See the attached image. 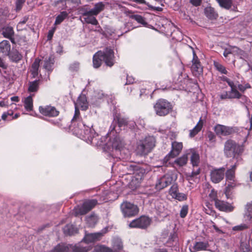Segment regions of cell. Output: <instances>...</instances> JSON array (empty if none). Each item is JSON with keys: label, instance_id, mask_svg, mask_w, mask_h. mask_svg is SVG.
I'll return each mask as SVG.
<instances>
[{"label": "cell", "instance_id": "obj_1", "mask_svg": "<svg viewBox=\"0 0 252 252\" xmlns=\"http://www.w3.org/2000/svg\"><path fill=\"white\" fill-rule=\"evenodd\" d=\"M156 144V140L152 136H148L140 141L136 149L138 155L146 156L152 151Z\"/></svg>", "mask_w": 252, "mask_h": 252}, {"label": "cell", "instance_id": "obj_2", "mask_svg": "<svg viewBox=\"0 0 252 252\" xmlns=\"http://www.w3.org/2000/svg\"><path fill=\"white\" fill-rule=\"evenodd\" d=\"M97 204V201L96 200H86L75 208L74 215L76 216L85 215L92 210Z\"/></svg>", "mask_w": 252, "mask_h": 252}, {"label": "cell", "instance_id": "obj_3", "mask_svg": "<svg viewBox=\"0 0 252 252\" xmlns=\"http://www.w3.org/2000/svg\"><path fill=\"white\" fill-rule=\"evenodd\" d=\"M154 109L157 115L165 116L171 112L172 106L168 100L160 99L157 101L155 105Z\"/></svg>", "mask_w": 252, "mask_h": 252}, {"label": "cell", "instance_id": "obj_4", "mask_svg": "<svg viewBox=\"0 0 252 252\" xmlns=\"http://www.w3.org/2000/svg\"><path fill=\"white\" fill-rule=\"evenodd\" d=\"M177 178V175L174 172L170 171L158 180L156 185V188L158 190L163 189L167 187L171 184L173 183Z\"/></svg>", "mask_w": 252, "mask_h": 252}, {"label": "cell", "instance_id": "obj_5", "mask_svg": "<svg viewBox=\"0 0 252 252\" xmlns=\"http://www.w3.org/2000/svg\"><path fill=\"white\" fill-rule=\"evenodd\" d=\"M121 210L123 215L126 218L135 216L139 212V208L137 206L127 201L123 202L121 205Z\"/></svg>", "mask_w": 252, "mask_h": 252}, {"label": "cell", "instance_id": "obj_6", "mask_svg": "<svg viewBox=\"0 0 252 252\" xmlns=\"http://www.w3.org/2000/svg\"><path fill=\"white\" fill-rule=\"evenodd\" d=\"M151 220L146 216H142L136 219L130 224V226L132 228L146 229L150 225Z\"/></svg>", "mask_w": 252, "mask_h": 252}, {"label": "cell", "instance_id": "obj_7", "mask_svg": "<svg viewBox=\"0 0 252 252\" xmlns=\"http://www.w3.org/2000/svg\"><path fill=\"white\" fill-rule=\"evenodd\" d=\"M216 133L219 136H229L236 133L238 131L236 128L217 125L215 128Z\"/></svg>", "mask_w": 252, "mask_h": 252}, {"label": "cell", "instance_id": "obj_8", "mask_svg": "<svg viewBox=\"0 0 252 252\" xmlns=\"http://www.w3.org/2000/svg\"><path fill=\"white\" fill-rule=\"evenodd\" d=\"M39 110L41 114L48 117H55L59 114V112L56 108L50 105L42 106L39 108Z\"/></svg>", "mask_w": 252, "mask_h": 252}, {"label": "cell", "instance_id": "obj_9", "mask_svg": "<svg viewBox=\"0 0 252 252\" xmlns=\"http://www.w3.org/2000/svg\"><path fill=\"white\" fill-rule=\"evenodd\" d=\"M237 144L234 141L232 140H228L226 143L224 149V152L226 156L228 158H230L234 156L236 152Z\"/></svg>", "mask_w": 252, "mask_h": 252}, {"label": "cell", "instance_id": "obj_10", "mask_svg": "<svg viewBox=\"0 0 252 252\" xmlns=\"http://www.w3.org/2000/svg\"><path fill=\"white\" fill-rule=\"evenodd\" d=\"M183 144L181 142H174L173 144V147L171 152L165 159V163L173 158H175L180 154L182 150Z\"/></svg>", "mask_w": 252, "mask_h": 252}, {"label": "cell", "instance_id": "obj_11", "mask_svg": "<svg viewBox=\"0 0 252 252\" xmlns=\"http://www.w3.org/2000/svg\"><path fill=\"white\" fill-rule=\"evenodd\" d=\"M215 205L217 208L221 211L225 212L226 213L231 212L234 210V207L230 203L223 201H219L217 198H215Z\"/></svg>", "mask_w": 252, "mask_h": 252}, {"label": "cell", "instance_id": "obj_12", "mask_svg": "<svg viewBox=\"0 0 252 252\" xmlns=\"http://www.w3.org/2000/svg\"><path fill=\"white\" fill-rule=\"evenodd\" d=\"M104 55L105 64L108 66H113L115 62V55L113 51L110 48H108L104 52Z\"/></svg>", "mask_w": 252, "mask_h": 252}, {"label": "cell", "instance_id": "obj_13", "mask_svg": "<svg viewBox=\"0 0 252 252\" xmlns=\"http://www.w3.org/2000/svg\"><path fill=\"white\" fill-rule=\"evenodd\" d=\"M169 194L174 198L180 201H185L187 199V197L185 194L179 193L177 185L176 184L170 188L169 190Z\"/></svg>", "mask_w": 252, "mask_h": 252}, {"label": "cell", "instance_id": "obj_14", "mask_svg": "<svg viewBox=\"0 0 252 252\" xmlns=\"http://www.w3.org/2000/svg\"><path fill=\"white\" fill-rule=\"evenodd\" d=\"M225 169H221L214 170L211 173V179L214 183L220 182L224 178Z\"/></svg>", "mask_w": 252, "mask_h": 252}, {"label": "cell", "instance_id": "obj_15", "mask_svg": "<svg viewBox=\"0 0 252 252\" xmlns=\"http://www.w3.org/2000/svg\"><path fill=\"white\" fill-rule=\"evenodd\" d=\"M99 220V217L95 213H92L87 216L85 219L86 225L88 228H94Z\"/></svg>", "mask_w": 252, "mask_h": 252}, {"label": "cell", "instance_id": "obj_16", "mask_svg": "<svg viewBox=\"0 0 252 252\" xmlns=\"http://www.w3.org/2000/svg\"><path fill=\"white\" fill-rule=\"evenodd\" d=\"M79 232V229L72 224H67L63 228V233L67 236H74Z\"/></svg>", "mask_w": 252, "mask_h": 252}, {"label": "cell", "instance_id": "obj_17", "mask_svg": "<svg viewBox=\"0 0 252 252\" xmlns=\"http://www.w3.org/2000/svg\"><path fill=\"white\" fill-rule=\"evenodd\" d=\"M228 83L231 86V90L230 92H228L226 93L225 94L223 95L222 96V98L223 99H234V98H239L241 97V94L238 92L235 86H234L233 82H229Z\"/></svg>", "mask_w": 252, "mask_h": 252}, {"label": "cell", "instance_id": "obj_18", "mask_svg": "<svg viewBox=\"0 0 252 252\" xmlns=\"http://www.w3.org/2000/svg\"><path fill=\"white\" fill-rule=\"evenodd\" d=\"M104 61V52L100 51L96 53L93 57V66L95 68L98 69L102 66Z\"/></svg>", "mask_w": 252, "mask_h": 252}, {"label": "cell", "instance_id": "obj_19", "mask_svg": "<svg viewBox=\"0 0 252 252\" xmlns=\"http://www.w3.org/2000/svg\"><path fill=\"white\" fill-rule=\"evenodd\" d=\"M103 234L101 233H95V234H88L85 236L83 239V242L85 243L90 244L95 243L99 240L103 236Z\"/></svg>", "mask_w": 252, "mask_h": 252}, {"label": "cell", "instance_id": "obj_20", "mask_svg": "<svg viewBox=\"0 0 252 252\" xmlns=\"http://www.w3.org/2000/svg\"><path fill=\"white\" fill-rule=\"evenodd\" d=\"M10 51V44L7 41L0 43V57H4L9 55Z\"/></svg>", "mask_w": 252, "mask_h": 252}, {"label": "cell", "instance_id": "obj_21", "mask_svg": "<svg viewBox=\"0 0 252 252\" xmlns=\"http://www.w3.org/2000/svg\"><path fill=\"white\" fill-rule=\"evenodd\" d=\"M77 106L80 110L85 111L88 108V102L87 97L85 95L81 94L77 100Z\"/></svg>", "mask_w": 252, "mask_h": 252}, {"label": "cell", "instance_id": "obj_22", "mask_svg": "<svg viewBox=\"0 0 252 252\" xmlns=\"http://www.w3.org/2000/svg\"><path fill=\"white\" fill-rule=\"evenodd\" d=\"M193 68L194 71L197 75H201L202 74V65L200 62V60L198 59V58L197 56V55L194 53L193 55Z\"/></svg>", "mask_w": 252, "mask_h": 252}, {"label": "cell", "instance_id": "obj_23", "mask_svg": "<svg viewBox=\"0 0 252 252\" xmlns=\"http://www.w3.org/2000/svg\"><path fill=\"white\" fill-rule=\"evenodd\" d=\"M205 14L206 16L210 20L217 19L218 17L217 11L215 9L211 6L206 7L205 10Z\"/></svg>", "mask_w": 252, "mask_h": 252}, {"label": "cell", "instance_id": "obj_24", "mask_svg": "<svg viewBox=\"0 0 252 252\" xmlns=\"http://www.w3.org/2000/svg\"><path fill=\"white\" fill-rule=\"evenodd\" d=\"M2 34L5 38L10 39L12 43H15L14 39V31L12 27L8 26L4 29Z\"/></svg>", "mask_w": 252, "mask_h": 252}, {"label": "cell", "instance_id": "obj_25", "mask_svg": "<svg viewBox=\"0 0 252 252\" xmlns=\"http://www.w3.org/2000/svg\"><path fill=\"white\" fill-rule=\"evenodd\" d=\"M9 56L10 60L15 63L18 62L22 59V55L20 54V53L17 50L15 49H13L11 51H10Z\"/></svg>", "mask_w": 252, "mask_h": 252}, {"label": "cell", "instance_id": "obj_26", "mask_svg": "<svg viewBox=\"0 0 252 252\" xmlns=\"http://www.w3.org/2000/svg\"><path fill=\"white\" fill-rule=\"evenodd\" d=\"M104 8V5H103L102 3H100L96 6L94 9L91 10L90 11L86 12L85 14V15L88 16H93L94 15H96L98 14L100 11H102Z\"/></svg>", "mask_w": 252, "mask_h": 252}, {"label": "cell", "instance_id": "obj_27", "mask_svg": "<svg viewBox=\"0 0 252 252\" xmlns=\"http://www.w3.org/2000/svg\"><path fill=\"white\" fill-rule=\"evenodd\" d=\"M112 246L117 250H122L123 248L122 241L118 236H114L112 239Z\"/></svg>", "mask_w": 252, "mask_h": 252}, {"label": "cell", "instance_id": "obj_28", "mask_svg": "<svg viewBox=\"0 0 252 252\" xmlns=\"http://www.w3.org/2000/svg\"><path fill=\"white\" fill-rule=\"evenodd\" d=\"M41 60L39 58H37L35 60L34 62L32 65V68H31V73H32V76L34 77H36L38 75L39 69V65H40Z\"/></svg>", "mask_w": 252, "mask_h": 252}, {"label": "cell", "instance_id": "obj_29", "mask_svg": "<svg viewBox=\"0 0 252 252\" xmlns=\"http://www.w3.org/2000/svg\"><path fill=\"white\" fill-rule=\"evenodd\" d=\"M203 122L202 120H200V121L198 123L197 125L196 126V127L190 133V136L191 137H194L195 136L197 135L198 132H200L201 130L202 129L203 127Z\"/></svg>", "mask_w": 252, "mask_h": 252}, {"label": "cell", "instance_id": "obj_30", "mask_svg": "<svg viewBox=\"0 0 252 252\" xmlns=\"http://www.w3.org/2000/svg\"><path fill=\"white\" fill-rule=\"evenodd\" d=\"M70 249L67 245L59 244L51 252H69Z\"/></svg>", "mask_w": 252, "mask_h": 252}, {"label": "cell", "instance_id": "obj_31", "mask_svg": "<svg viewBox=\"0 0 252 252\" xmlns=\"http://www.w3.org/2000/svg\"><path fill=\"white\" fill-rule=\"evenodd\" d=\"M112 249L104 245H99L95 248L92 252H112Z\"/></svg>", "mask_w": 252, "mask_h": 252}, {"label": "cell", "instance_id": "obj_32", "mask_svg": "<svg viewBox=\"0 0 252 252\" xmlns=\"http://www.w3.org/2000/svg\"><path fill=\"white\" fill-rule=\"evenodd\" d=\"M25 107L26 109L28 110H32L33 108V99L31 96L27 97L25 100Z\"/></svg>", "mask_w": 252, "mask_h": 252}, {"label": "cell", "instance_id": "obj_33", "mask_svg": "<svg viewBox=\"0 0 252 252\" xmlns=\"http://www.w3.org/2000/svg\"><path fill=\"white\" fill-rule=\"evenodd\" d=\"M39 84V80H36V81L32 82L30 85L29 87V91L31 92H36L38 90Z\"/></svg>", "mask_w": 252, "mask_h": 252}, {"label": "cell", "instance_id": "obj_34", "mask_svg": "<svg viewBox=\"0 0 252 252\" xmlns=\"http://www.w3.org/2000/svg\"><path fill=\"white\" fill-rule=\"evenodd\" d=\"M54 64V60L52 58H49L44 63V67L46 70L50 71L51 70Z\"/></svg>", "mask_w": 252, "mask_h": 252}, {"label": "cell", "instance_id": "obj_35", "mask_svg": "<svg viewBox=\"0 0 252 252\" xmlns=\"http://www.w3.org/2000/svg\"><path fill=\"white\" fill-rule=\"evenodd\" d=\"M67 12H66V11H63V12H62L61 14H60L57 17L56 20L55 21V25L60 24L61 22L64 21V20L67 17Z\"/></svg>", "mask_w": 252, "mask_h": 252}, {"label": "cell", "instance_id": "obj_36", "mask_svg": "<svg viewBox=\"0 0 252 252\" xmlns=\"http://www.w3.org/2000/svg\"><path fill=\"white\" fill-rule=\"evenodd\" d=\"M191 161L194 167H196L199 165L200 162V156L197 153H193L191 158Z\"/></svg>", "mask_w": 252, "mask_h": 252}, {"label": "cell", "instance_id": "obj_37", "mask_svg": "<svg viewBox=\"0 0 252 252\" xmlns=\"http://www.w3.org/2000/svg\"><path fill=\"white\" fill-rule=\"evenodd\" d=\"M235 167H233L230 170L227 171L226 173V177L228 180H232L235 177Z\"/></svg>", "mask_w": 252, "mask_h": 252}, {"label": "cell", "instance_id": "obj_38", "mask_svg": "<svg viewBox=\"0 0 252 252\" xmlns=\"http://www.w3.org/2000/svg\"><path fill=\"white\" fill-rule=\"evenodd\" d=\"M219 4L222 7H224L226 9H230L232 6V1H218Z\"/></svg>", "mask_w": 252, "mask_h": 252}, {"label": "cell", "instance_id": "obj_39", "mask_svg": "<svg viewBox=\"0 0 252 252\" xmlns=\"http://www.w3.org/2000/svg\"><path fill=\"white\" fill-rule=\"evenodd\" d=\"M207 247V244L202 242H200L196 243V245L194 246V249L196 251H200V250H205Z\"/></svg>", "mask_w": 252, "mask_h": 252}, {"label": "cell", "instance_id": "obj_40", "mask_svg": "<svg viewBox=\"0 0 252 252\" xmlns=\"http://www.w3.org/2000/svg\"><path fill=\"white\" fill-rule=\"evenodd\" d=\"M187 156L184 155L176 161V163L180 166H183L187 164Z\"/></svg>", "mask_w": 252, "mask_h": 252}, {"label": "cell", "instance_id": "obj_41", "mask_svg": "<svg viewBox=\"0 0 252 252\" xmlns=\"http://www.w3.org/2000/svg\"><path fill=\"white\" fill-rule=\"evenodd\" d=\"M214 65H215V66L216 67V69H217L219 71H220L221 72H222V74H227V71H226L225 67H224L223 66H222L221 64H219V63L215 62H214Z\"/></svg>", "mask_w": 252, "mask_h": 252}, {"label": "cell", "instance_id": "obj_42", "mask_svg": "<svg viewBox=\"0 0 252 252\" xmlns=\"http://www.w3.org/2000/svg\"><path fill=\"white\" fill-rule=\"evenodd\" d=\"M85 21L88 23L95 25H96L98 23L97 19L93 16H88L87 18L85 19Z\"/></svg>", "mask_w": 252, "mask_h": 252}, {"label": "cell", "instance_id": "obj_43", "mask_svg": "<svg viewBox=\"0 0 252 252\" xmlns=\"http://www.w3.org/2000/svg\"><path fill=\"white\" fill-rule=\"evenodd\" d=\"M132 17L133 18H135L136 20L137 21L138 23L141 24L143 25H146L147 23L145 21V20L143 19L142 16L140 15H132Z\"/></svg>", "mask_w": 252, "mask_h": 252}, {"label": "cell", "instance_id": "obj_44", "mask_svg": "<svg viewBox=\"0 0 252 252\" xmlns=\"http://www.w3.org/2000/svg\"><path fill=\"white\" fill-rule=\"evenodd\" d=\"M188 212V206L187 205L184 206L180 212V216L181 218H185L187 215Z\"/></svg>", "mask_w": 252, "mask_h": 252}, {"label": "cell", "instance_id": "obj_45", "mask_svg": "<svg viewBox=\"0 0 252 252\" xmlns=\"http://www.w3.org/2000/svg\"><path fill=\"white\" fill-rule=\"evenodd\" d=\"M251 212H252V205H251V203H250L249 205H248L246 209V215L248 218L249 217L250 219H251V215H252Z\"/></svg>", "mask_w": 252, "mask_h": 252}, {"label": "cell", "instance_id": "obj_46", "mask_svg": "<svg viewBox=\"0 0 252 252\" xmlns=\"http://www.w3.org/2000/svg\"><path fill=\"white\" fill-rule=\"evenodd\" d=\"M25 2V1H21V0L17 1L16 2V10L17 11H19L22 9Z\"/></svg>", "mask_w": 252, "mask_h": 252}, {"label": "cell", "instance_id": "obj_47", "mask_svg": "<svg viewBox=\"0 0 252 252\" xmlns=\"http://www.w3.org/2000/svg\"><path fill=\"white\" fill-rule=\"evenodd\" d=\"M70 70L72 71H76L79 69V63H74L70 66Z\"/></svg>", "mask_w": 252, "mask_h": 252}, {"label": "cell", "instance_id": "obj_48", "mask_svg": "<svg viewBox=\"0 0 252 252\" xmlns=\"http://www.w3.org/2000/svg\"><path fill=\"white\" fill-rule=\"evenodd\" d=\"M241 248L242 252H251L249 246L246 244L244 243L241 244Z\"/></svg>", "mask_w": 252, "mask_h": 252}, {"label": "cell", "instance_id": "obj_49", "mask_svg": "<svg viewBox=\"0 0 252 252\" xmlns=\"http://www.w3.org/2000/svg\"><path fill=\"white\" fill-rule=\"evenodd\" d=\"M74 252H87V250L86 249L81 247H75L73 249Z\"/></svg>", "mask_w": 252, "mask_h": 252}, {"label": "cell", "instance_id": "obj_50", "mask_svg": "<svg viewBox=\"0 0 252 252\" xmlns=\"http://www.w3.org/2000/svg\"><path fill=\"white\" fill-rule=\"evenodd\" d=\"M248 228V226L246 225H239L235 226L234 228V230L235 231H240V230H244L245 229H247Z\"/></svg>", "mask_w": 252, "mask_h": 252}, {"label": "cell", "instance_id": "obj_51", "mask_svg": "<svg viewBox=\"0 0 252 252\" xmlns=\"http://www.w3.org/2000/svg\"><path fill=\"white\" fill-rule=\"evenodd\" d=\"M55 29H56V28H54L52 29L49 32L48 35V39H49V40H51V39H52L53 36V35H54V32H55Z\"/></svg>", "mask_w": 252, "mask_h": 252}, {"label": "cell", "instance_id": "obj_52", "mask_svg": "<svg viewBox=\"0 0 252 252\" xmlns=\"http://www.w3.org/2000/svg\"><path fill=\"white\" fill-rule=\"evenodd\" d=\"M191 2L195 6H200V5L201 4L202 1H191Z\"/></svg>", "mask_w": 252, "mask_h": 252}, {"label": "cell", "instance_id": "obj_53", "mask_svg": "<svg viewBox=\"0 0 252 252\" xmlns=\"http://www.w3.org/2000/svg\"><path fill=\"white\" fill-rule=\"evenodd\" d=\"M0 67H2V68H6L5 66V64L4 63L2 62V60L0 58Z\"/></svg>", "mask_w": 252, "mask_h": 252}, {"label": "cell", "instance_id": "obj_54", "mask_svg": "<svg viewBox=\"0 0 252 252\" xmlns=\"http://www.w3.org/2000/svg\"><path fill=\"white\" fill-rule=\"evenodd\" d=\"M11 100L14 102H18L19 98L18 97H14L11 98Z\"/></svg>", "mask_w": 252, "mask_h": 252}, {"label": "cell", "instance_id": "obj_55", "mask_svg": "<svg viewBox=\"0 0 252 252\" xmlns=\"http://www.w3.org/2000/svg\"><path fill=\"white\" fill-rule=\"evenodd\" d=\"M151 7H152V9H155V10H159V11H162V9H161L160 7H152V6H150Z\"/></svg>", "mask_w": 252, "mask_h": 252}, {"label": "cell", "instance_id": "obj_56", "mask_svg": "<svg viewBox=\"0 0 252 252\" xmlns=\"http://www.w3.org/2000/svg\"><path fill=\"white\" fill-rule=\"evenodd\" d=\"M155 252H168L167 250H165V249H159L156 251Z\"/></svg>", "mask_w": 252, "mask_h": 252}, {"label": "cell", "instance_id": "obj_57", "mask_svg": "<svg viewBox=\"0 0 252 252\" xmlns=\"http://www.w3.org/2000/svg\"><path fill=\"white\" fill-rule=\"evenodd\" d=\"M136 2H140V3H144V2H145L143 1H137Z\"/></svg>", "mask_w": 252, "mask_h": 252}]
</instances>
